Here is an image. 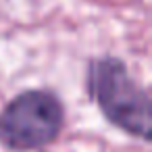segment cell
I'll list each match as a JSON object with an SVG mask.
<instances>
[{
	"mask_svg": "<svg viewBox=\"0 0 152 152\" xmlns=\"http://www.w3.org/2000/svg\"><path fill=\"white\" fill-rule=\"evenodd\" d=\"M83 88L90 102L108 125L144 144L152 140L150 94L131 75L121 56H92L86 67Z\"/></svg>",
	"mask_w": 152,
	"mask_h": 152,
	"instance_id": "cell-1",
	"label": "cell"
},
{
	"mask_svg": "<svg viewBox=\"0 0 152 152\" xmlns=\"http://www.w3.org/2000/svg\"><path fill=\"white\" fill-rule=\"evenodd\" d=\"M67 110L50 88H27L0 108V146L9 152H38L65 129Z\"/></svg>",
	"mask_w": 152,
	"mask_h": 152,
	"instance_id": "cell-2",
	"label": "cell"
}]
</instances>
